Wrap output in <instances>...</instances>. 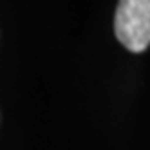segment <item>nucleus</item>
I'll return each instance as SVG.
<instances>
[{
    "label": "nucleus",
    "instance_id": "nucleus-1",
    "mask_svg": "<svg viewBox=\"0 0 150 150\" xmlns=\"http://www.w3.org/2000/svg\"><path fill=\"white\" fill-rule=\"evenodd\" d=\"M117 42L132 52L150 45V0H120L114 16Z\"/></svg>",
    "mask_w": 150,
    "mask_h": 150
}]
</instances>
